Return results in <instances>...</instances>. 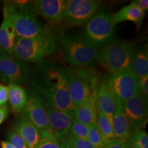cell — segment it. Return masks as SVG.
<instances>
[{
	"label": "cell",
	"mask_w": 148,
	"mask_h": 148,
	"mask_svg": "<svg viewBox=\"0 0 148 148\" xmlns=\"http://www.w3.org/2000/svg\"><path fill=\"white\" fill-rule=\"evenodd\" d=\"M66 68L50 61H41L32 74V84L46 103L73 112L75 110L68 90Z\"/></svg>",
	"instance_id": "cell-1"
},
{
	"label": "cell",
	"mask_w": 148,
	"mask_h": 148,
	"mask_svg": "<svg viewBox=\"0 0 148 148\" xmlns=\"http://www.w3.org/2000/svg\"><path fill=\"white\" fill-rule=\"evenodd\" d=\"M58 45V36L54 31L50 27L45 26L34 37H16L12 56L25 63L39 62L54 54Z\"/></svg>",
	"instance_id": "cell-2"
},
{
	"label": "cell",
	"mask_w": 148,
	"mask_h": 148,
	"mask_svg": "<svg viewBox=\"0 0 148 148\" xmlns=\"http://www.w3.org/2000/svg\"><path fill=\"white\" fill-rule=\"evenodd\" d=\"M36 14L32 2L28 1L5 3L3 8V18L10 21L18 38L34 37L42 30L44 27Z\"/></svg>",
	"instance_id": "cell-3"
},
{
	"label": "cell",
	"mask_w": 148,
	"mask_h": 148,
	"mask_svg": "<svg viewBox=\"0 0 148 148\" xmlns=\"http://www.w3.org/2000/svg\"><path fill=\"white\" fill-rule=\"evenodd\" d=\"M62 58L75 66H86L97 60L98 49L75 33L64 36L59 42Z\"/></svg>",
	"instance_id": "cell-4"
},
{
	"label": "cell",
	"mask_w": 148,
	"mask_h": 148,
	"mask_svg": "<svg viewBox=\"0 0 148 148\" xmlns=\"http://www.w3.org/2000/svg\"><path fill=\"white\" fill-rule=\"evenodd\" d=\"M133 45L123 40H112L99 49L97 60L110 73L130 69Z\"/></svg>",
	"instance_id": "cell-5"
},
{
	"label": "cell",
	"mask_w": 148,
	"mask_h": 148,
	"mask_svg": "<svg viewBox=\"0 0 148 148\" xmlns=\"http://www.w3.org/2000/svg\"><path fill=\"white\" fill-rule=\"evenodd\" d=\"M114 32V25L111 15L106 12H99L86 23L82 37L90 45L98 49L113 40Z\"/></svg>",
	"instance_id": "cell-6"
},
{
	"label": "cell",
	"mask_w": 148,
	"mask_h": 148,
	"mask_svg": "<svg viewBox=\"0 0 148 148\" xmlns=\"http://www.w3.org/2000/svg\"><path fill=\"white\" fill-rule=\"evenodd\" d=\"M138 79L130 70L110 73L103 79L107 87L122 106L129 99L139 92Z\"/></svg>",
	"instance_id": "cell-7"
},
{
	"label": "cell",
	"mask_w": 148,
	"mask_h": 148,
	"mask_svg": "<svg viewBox=\"0 0 148 148\" xmlns=\"http://www.w3.org/2000/svg\"><path fill=\"white\" fill-rule=\"evenodd\" d=\"M66 81L69 93L75 108L86 102L92 95H96L98 86L95 79H90L84 72H76L66 68Z\"/></svg>",
	"instance_id": "cell-8"
},
{
	"label": "cell",
	"mask_w": 148,
	"mask_h": 148,
	"mask_svg": "<svg viewBox=\"0 0 148 148\" xmlns=\"http://www.w3.org/2000/svg\"><path fill=\"white\" fill-rule=\"evenodd\" d=\"M100 0H69L64 12V20L69 26H78L86 23L95 15Z\"/></svg>",
	"instance_id": "cell-9"
},
{
	"label": "cell",
	"mask_w": 148,
	"mask_h": 148,
	"mask_svg": "<svg viewBox=\"0 0 148 148\" xmlns=\"http://www.w3.org/2000/svg\"><path fill=\"white\" fill-rule=\"evenodd\" d=\"M23 112L24 116L38 129L40 136L54 137L49 129L45 103L41 97L36 91L33 90L29 91Z\"/></svg>",
	"instance_id": "cell-10"
},
{
	"label": "cell",
	"mask_w": 148,
	"mask_h": 148,
	"mask_svg": "<svg viewBox=\"0 0 148 148\" xmlns=\"http://www.w3.org/2000/svg\"><path fill=\"white\" fill-rule=\"evenodd\" d=\"M29 67L25 62L0 49V75L9 84L26 82L29 77Z\"/></svg>",
	"instance_id": "cell-11"
},
{
	"label": "cell",
	"mask_w": 148,
	"mask_h": 148,
	"mask_svg": "<svg viewBox=\"0 0 148 148\" xmlns=\"http://www.w3.org/2000/svg\"><path fill=\"white\" fill-rule=\"evenodd\" d=\"M121 107L129 121L131 133L141 129L147 120V97L139 92L123 103Z\"/></svg>",
	"instance_id": "cell-12"
},
{
	"label": "cell",
	"mask_w": 148,
	"mask_h": 148,
	"mask_svg": "<svg viewBox=\"0 0 148 148\" xmlns=\"http://www.w3.org/2000/svg\"><path fill=\"white\" fill-rule=\"evenodd\" d=\"M45 103L48 123L53 136L59 142L69 134L73 112L59 110L48 103Z\"/></svg>",
	"instance_id": "cell-13"
},
{
	"label": "cell",
	"mask_w": 148,
	"mask_h": 148,
	"mask_svg": "<svg viewBox=\"0 0 148 148\" xmlns=\"http://www.w3.org/2000/svg\"><path fill=\"white\" fill-rule=\"evenodd\" d=\"M67 1L36 0L32 2L36 13L39 14L51 25L60 24L64 20V12Z\"/></svg>",
	"instance_id": "cell-14"
},
{
	"label": "cell",
	"mask_w": 148,
	"mask_h": 148,
	"mask_svg": "<svg viewBox=\"0 0 148 148\" xmlns=\"http://www.w3.org/2000/svg\"><path fill=\"white\" fill-rule=\"evenodd\" d=\"M96 101L98 110H100L106 116L110 123H112L116 109L121 104L117 102L103 80L98 85L96 93Z\"/></svg>",
	"instance_id": "cell-15"
},
{
	"label": "cell",
	"mask_w": 148,
	"mask_h": 148,
	"mask_svg": "<svg viewBox=\"0 0 148 148\" xmlns=\"http://www.w3.org/2000/svg\"><path fill=\"white\" fill-rule=\"evenodd\" d=\"M14 130L23 138L28 148H36L41 136L36 126L25 116H21L16 120Z\"/></svg>",
	"instance_id": "cell-16"
},
{
	"label": "cell",
	"mask_w": 148,
	"mask_h": 148,
	"mask_svg": "<svg viewBox=\"0 0 148 148\" xmlns=\"http://www.w3.org/2000/svg\"><path fill=\"white\" fill-rule=\"evenodd\" d=\"M130 70L138 79L148 75V53L145 46H133Z\"/></svg>",
	"instance_id": "cell-17"
},
{
	"label": "cell",
	"mask_w": 148,
	"mask_h": 148,
	"mask_svg": "<svg viewBox=\"0 0 148 148\" xmlns=\"http://www.w3.org/2000/svg\"><path fill=\"white\" fill-rule=\"evenodd\" d=\"M73 116L75 119L88 127L97 125V106L96 95L91 96L86 102L75 108L73 111Z\"/></svg>",
	"instance_id": "cell-18"
},
{
	"label": "cell",
	"mask_w": 148,
	"mask_h": 148,
	"mask_svg": "<svg viewBox=\"0 0 148 148\" xmlns=\"http://www.w3.org/2000/svg\"><path fill=\"white\" fill-rule=\"evenodd\" d=\"M111 125L115 140L125 143L130 142L131 136L130 125L123 113L121 105L116 109Z\"/></svg>",
	"instance_id": "cell-19"
},
{
	"label": "cell",
	"mask_w": 148,
	"mask_h": 148,
	"mask_svg": "<svg viewBox=\"0 0 148 148\" xmlns=\"http://www.w3.org/2000/svg\"><path fill=\"white\" fill-rule=\"evenodd\" d=\"M145 16V12L136 5L134 1L123 7L119 11L111 15L112 23L116 24L124 21H130L136 24H140Z\"/></svg>",
	"instance_id": "cell-20"
},
{
	"label": "cell",
	"mask_w": 148,
	"mask_h": 148,
	"mask_svg": "<svg viewBox=\"0 0 148 148\" xmlns=\"http://www.w3.org/2000/svg\"><path fill=\"white\" fill-rule=\"evenodd\" d=\"M16 36L12 23L3 18L0 25V49L12 55L15 45Z\"/></svg>",
	"instance_id": "cell-21"
},
{
	"label": "cell",
	"mask_w": 148,
	"mask_h": 148,
	"mask_svg": "<svg viewBox=\"0 0 148 148\" xmlns=\"http://www.w3.org/2000/svg\"><path fill=\"white\" fill-rule=\"evenodd\" d=\"M8 101L12 112L18 114L23 111L27 101V94L19 84H9Z\"/></svg>",
	"instance_id": "cell-22"
},
{
	"label": "cell",
	"mask_w": 148,
	"mask_h": 148,
	"mask_svg": "<svg viewBox=\"0 0 148 148\" xmlns=\"http://www.w3.org/2000/svg\"><path fill=\"white\" fill-rule=\"evenodd\" d=\"M97 125L100 132L103 145H106L115 140L112 125L106 116L97 109Z\"/></svg>",
	"instance_id": "cell-23"
},
{
	"label": "cell",
	"mask_w": 148,
	"mask_h": 148,
	"mask_svg": "<svg viewBox=\"0 0 148 148\" xmlns=\"http://www.w3.org/2000/svg\"><path fill=\"white\" fill-rule=\"evenodd\" d=\"M88 131V126L78 121L73 116L69 134H71L77 138L86 139L87 138Z\"/></svg>",
	"instance_id": "cell-24"
},
{
	"label": "cell",
	"mask_w": 148,
	"mask_h": 148,
	"mask_svg": "<svg viewBox=\"0 0 148 148\" xmlns=\"http://www.w3.org/2000/svg\"><path fill=\"white\" fill-rule=\"evenodd\" d=\"M94 147L96 148H103L101 136L97 125H93L88 127L87 138H86Z\"/></svg>",
	"instance_id": "cell-25"
},
{
	"label": "cell",
	"mask_w": 148,
	"mask_h": 148,
	"mask_svg": "<svg viewBox=\"0 0 148 148\" xmlns=\"http://www.w3.org/2000/svg\"><path fill=\"white\" fill-rule=\"evenodd\" d=\"M130 141L140 148H148V135L143 130H137L131 133Z\"/></svg>",
	"instance_id": "cell-26"
},
{
	"label": "cell",
	"mask_w": 148,
	"mask_h": 148,
	"mask_svg": "<svg viewBox=\"0 0 148 148\" xmlns=\"http://www.w3.org/2000/svg\"><path fill=\"white\" fill-rule=\"evenodd\" d=\"M64 138L70 148H96L87 139L77 138L71 134Z\"/></svg>",
	"instance_id": "cell-27"
},
{
	"label": "cell",
	"mask_w": 148,
	"mask_h": 148,
	"mask_svg": "<svg viewBox=\"0 0 148 148\" xmlns=\"http://www.w3.org/2000/svg\"><path fill=\"white\" fill-rule=\"evenodd\" d=\"M8 142L16 148H28L23 138L14 130H10L8 133Z\"/></svg>",
	"instance_id": "cell-28"
},
{
	"label": "cell",
	"mask_w": 148,
	"mask_h": 148,
	"mask_svg": "<svg viewBox=\"0 0 148 148\" xmlns=\"http://www.w3.org/2000/svg\"><path fill=\"white\" fill-rule=\"evenodd\" d=\"M36 148H61L60 142L54 137L41 136Z\"/></svg>",
	"instance_id": "cell-29"
},
{
	"label": "cell",
	"mask_w": 148,
	"mask_h": 148,
	"mask_svg": "<svg viewBox=\"0 0 148 148\" xmlns=\"http://www.w3.org/2000/svg\"><path fill=\"white\" fill-rule=\"evenodd\" d=\"M138 86L139 92L141 94L147 97L148 95V75H145L138 79Z\"/></svg>",
	"instance_id": "cell-30"
},
{
	"label": "cell",
	"mask_w": 148,
	"mask_h": 148,
	"mask_svg": "<svg viewBox=\"0 0 148 148\" xmlns=\"http://www.w3.org/2000/svg\"><path fill=\"white\" fill-rule=\"evenodd\" d=\"M8 101V87L0 85V106H4Z\"/></svg>",
	"instance_id": "cell-31"
},
{
	"label": "cell",
	"mask_w": 148,
	"mask_h": 148,
	"mask_svg": "<svg viewBox=\"0 0 148 148\" xmlns=\"http://www.w3.org/2000/svg\"><path fill=\"white\" fill-rule=\"evenodd\" d=\"M103 148H130V142H120L114 140L112 143L105 145Z\"/></svg>",
	"instance_id": "cell-32"
},
{
	"label": "cell",
	"mask_w": 148,
	"mask_h": 148,
	"mask_svg": "<svg viewBox=\"0 0 148 148\" xmlns=\"http://www.w3.org/2000/svg\"><path fill=\"white\" fill-rule=\"evenodd\" d=\"M9 113V108L7 105L0 106V125L5 121Z\"/></svg>",
	"instance_id": "cell-33"
},
{
	"label": "cell",
	"mask_w": 148,
	"mask_h": 148,
	"mask_svg": "<svg viewBox=\"0 0 148 148\" xmlns=\"http://www.w3.org/2000/svg\"><path fill=\"white\" fill-rule=\"evenodd\" d=\"M139 8L143 10L144 12L148 10V1L147 0H138V1H134Z\"/></svg>",
	"instance_id": "cell-34"
},
{
	"label": "cell",
	"mask_w": 148,
	"mask_h": 148,
	"mask_svg": "<svg viewBox=\"0 0 148 148\" xmlns=\"http://www.w3.org/2000/svg\"><path fill=\"white\" fill-rule=\"evenodd\" d=\"M1 148H16L10 143H9L8 141H5V140L1 141Z\"/></svg>",
	"instance_id": "cell-35"
},
{
	"label": "cell",
	"mask_w": 148,
	"mask_h": 148,
	"mask_svg": "<svg viewBox=\"0 0 148 148\" xmlns=\"http://www.w3.org/2000/svg\"><path fill=\"white\" fill-rule=\"evenodd\" d=\"M60 144L61 148H70L69 146H68L67 144H66L65 139H64V138H62V139L60 140Z\"/></svg>",
	"instance_id": "cell-36"
},
{
	"label": "cell",
	"mask_w": 148,
	"mask_h": 148,
	"mask_svg": "<svg viewBox=\"0 0 148 148\" xmlns=\"http://www.w3.org/2000/svg\"><path fill=\"white\" fill-rule=\"evenodd\" d=\"M130 148H140L136 145V144L133 143V142L130 140Z\"/></svg>",
	"instance_id": "cell-37"
}]
</instances>
